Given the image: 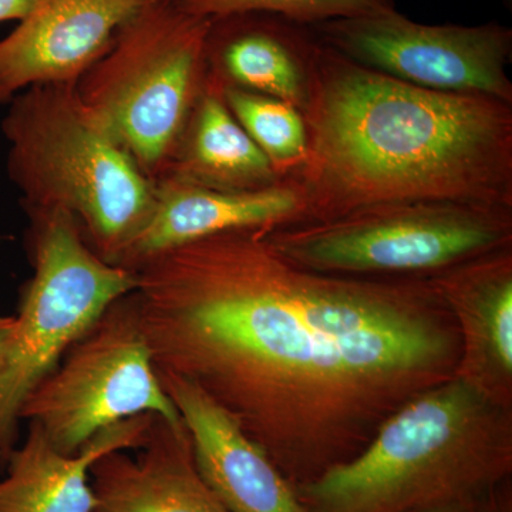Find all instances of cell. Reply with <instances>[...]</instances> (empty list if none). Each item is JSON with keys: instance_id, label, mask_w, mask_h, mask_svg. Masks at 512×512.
Masks as SVG:
<instances>
[{"instance_id": "cell-1", "label": "cell", "mask_w": 512, "mask_h": 512, "mask_svg": "<svg viewBox=\"0 0 512 512\" xmlns=\"http://www.w3.org/2000/svg\"><path fill=\"white\" fill-rule=\"evenodd\" d=\"M134 271L158 372L195 384L298 484L456 376L460 333L430 281L309 271L265 229L197 239Z\"/></svg>"}, {"instance_id": "cell-2", "label": "cell", "mask_w": 512, "mask_h": 512, "mask_svg": "<svg viewBox=\"0 0 512 512\" xmlns=\"http://www.w3.org/2000/svg\"><path fill=\"white\" fill-rule=\"evenodd\" d=\"M311 64L302 190L312 220L414 202L510 207L507 101L413 86L329 46Z\"/></svg>"}, {"instance_id": "cell-3", "label": "cell", "mask_w": 512, "mask_h": 512, "mask_svg": "<svg viewBox=\"0 0 512 512\" xmlns=\"http://www.w3.org/2000/svg\"><path fill=\"white\" fill-rule=\"evenodd\" d=\"M511 467V409L453 376L390 414L356 456L295 490L308 512H434L480 500Z\"/></svg>"}, {"instance_id": "cell-4", "label": "cell", "mask_w": 512, "mask_h": 512, "mask_svg": "<svg viewBox=\"0 0 512 512\" xmlns=\"http://www.w3.org/2000/svg\"><path fill=\"white\" fill-rule=\"evenodd\" d=\"M2 131L9 177L26 212H69L89 247L119 265L153 214L156 181L80 100L76 84H40L16 94Z\"/></svg>"}, {"instance_id": "cell-5", "label": "cell", "mask_w": 512, "mask_h": 512, "mask_svg": "<svg viewBox=\"0 0 512 512\" xmlns=\"http://www.w3.org/2000/svg\"><path fill=\"white\" fill-rule=\"evenodd\" d=\"M211 19L177 0H147L80 77V100L157 181L170 164L208 72Z\"/></svg>"}, {"instance_id": "cell-6", "label": "cell", "mask_w": 512, "mask_h": 512, "mask_svg": "<svg viewBox=\"0 0 512 512\" xmlns=\"http://www.w3.org/2000/svg\"><path fill=\"white\" fill-rule=\"evenodd\" d=\"M33 276L0 366V457L15 448L30 393L114 302L136 291V271L109 264L83 238L72 214L28 211Z\"/></svg>"}, {"instance_id": "cell-7", "label": "cell", "mask_w": 512, "mask_h": 512, "mask_svg": "<svg viewBox=\"0 0 512 512\" xmlns=\"http://www.w3.org/2000/svg\"><path fill=\"white\" fill-rule=\"evenodd\" d=\"M293 264L322 274H414L444 271L505 248L503 208L414 202L383 205L302 227L265 229Z\"/></svg>"}, {"instance_id": "cell-8", "label": "cell", "mask_w": 512, "mask_h": 512, "mask_svg": "<svg viewBox=\"0 0 512 512\" xmlns=\"http://www.w3.org/2000/svg\"><path fill=\"white\" fill-rule=\"evenodd\" d=\"M156 414L183 424L158 376L133 293L97 319L30 393L20 420L35 423L62 453H77L99 431Z\"/></svg>"}, {"instance_id": "cell-9", "label": "cell", "mask_w": 512, "mask_h": 512, "mask_svg": "<svg viewBox=\"0 0 512 512\" xmlns=\"http://www.w3.org/2000/svg\"><path fill=\"white\" fill-rule=\"evenodd\" d=\"M326 46L360 66L423 89L510 101L512 33L504 26H430L396 9L320 23Z\"/></svg>"}, {"instance_id": "cell-10", "label": "cell", "mask_w": 512, "mask_h": 512, "mask_svg": "<svg viewBox=\"0 0 512 512\" xmlns=\"http://www.w3.org/2000/svg\"><path fill=\"white\" fill-rule=\"evenodd\" d=\"M147 0H35L0 40V106L40 84H76Z\"/></svg>"}, {"instance_id": "cell-11", "label": "cell", "mask_w": 512, "mask_h": 512, "mask_svg": "<svg viewBox=\"0 0 512 512\" xmlns=\"http://www.w3.org/2000/svg\"><path fill=\"white\" fill-rule=\"evenodd\" d=\"M158 376L190 434L202 480L229 511L308 512L291 480L222 407L181 377Z\"/></svg>"}, {"instance_id": "cell-12", "label": "cell", "mask_w": 512, "mask_h": 512, "mask_svg": "<svg viewBox=\"0 0 512 512\" xmlns=\"http://www.w3.org/2000/svg\"><path fill=\"white\" fill-rule=\"evenodd\" d=\"M306 214L305 194L295 185L214 190L160 178L153 214L121 256L119 266L134 271L150 256L197 239L239 229L284 227Z\"/></svg>"}, {"instance_id": "cell-13", "label": "cell", "mask_w": 512, "mask_h": 512, "mask_svg": "<svg viewBox=\"0 0 512 512\" xmlns=\"http://www.w3.org/2000/svg\"><path fill=\"white\" fill-rule=\"evenodd\" d=\"M456 320V376L511 409L512 259L507 248L478 256L430 279Z\"/></svg>"}, {"instance_id": "cell-14", "label": "cell", "mask_w": 512, "mask_h": 512, "mask_svg": "<svg viewBox=\"0 0 512 512\" xmlns=\"http://www.w3.org/2000/svg\"><path fill=\"white\" fill-rule=\"evenodd\" d=\"M93 512H231L202 480L183 424L154 417L144 443L92 467Z\"/></svg>"}, {"instance_id": "cell-15", "label": "cell", "mask_w": 512, "mask_h": 512, "mask_svg": "<svg viewBox=\"0 0 512 512\" xmlns=\"http://www.w3.org/2000/svg\"><path fill=\"white\" fill-rule=\"evenodd\" d=\"M154 417L141 414L113 424L73 454L57 450L37 424L29 423L28 437L5 460L0 512H93L94 463L113 451L140 447Z\"/></svg>"}, {"instance_id": "cell-16", "label": "cell", "mask_w": 512, "mask_h": 512, "mask_svg": "<svg viewBox=\"0 0 512 512\" xmlns=\"http://www.w3.org/2000/svg\"><path fill=\"white\" fill-rule=\"evenodd\" d=\"M291 20L269 13H241L211 19L208 62L239 89L306 104L301 57L315 46L292 29Z\"/></svg>"}, {"instance_id": "cell-17", "label": "cell", "mask_w": 512, "mask_h": 512, "mask_svg": "<svg viewBox=\"0 0 512 512\" xmlns=\"http://www.w3.org/2000/svg\"><path fill=\"white\" fill-rule=\"evenodd\" d=\"M276 174L264 151L228 109L221 84L207 80L160 178L214 190H252L275 184Z\"/></svg>"}, {"instance_id": "cell-18", "label": "cell", "mask_w": 512, "mask_h": 512, "mask_svg": "<svg viewBox=\"0 0 512 512\" xmlns=\"http://www.w3.org/2000/svg\"><path fill=\"white\" fill-rule=\"evenodd\" d=\"M228 109L276 170L301 165L308 154L306 123L298 109L286 101L222 86Z\"/></svg>"}, {"instance_id": "cell-19", "label": "cell", "mask_w": 512, "mask_h": 512, "mask_svg": "<svg viewBox=\"0 0 512 512\" xmlns=\"http://www.w3.org/2000/svg\"><path fill=\"white\" fill-rule=\"evenodd\" d=\"M200 18L217 19L241 13H269L298 23L365 18L394 9L393 0H177Z\"/></svg>"}, {"instance_id": "cell-20", "label": "cell", "mask_w": 512, "mask_h": 512, "mask_svg": "<svg viewBox=\"0 0 512 512\" xmlns=\"http://www.w3.org/2000/svg\"><path fill=\"white\" fill-rule=\"evenodd\" d=\"M35 0H0V23L22 20L32 9Z\"/></svg>"}, {"instance_id": "cell-21", "label": "cell", "mask_w": 512, "mask_h": 512, "mask_svg": "<svg viewBox=\"0 0 512 512\" xmlns=\"http://www.w3.org/2000/svg\"><path fill=\"white\" fill-rule=\"evenodd\" d=\"M16 316H0V366L8 352L10 339L15 332Z\"/></svg>"}, {"instance_id": "cell-22", "label": "cell", "mask_w": 512, "mask_h": 512, "mask_svg": "<svg viewBox=\"0 0 512 512\" xmlns=\"http://www.w3.org/2000/svg\"><path fill=\"white\" fill-rule=\"evenodd\" d=\"M0 238H2V237H0Z\"/></svg>"}]
</instances>
